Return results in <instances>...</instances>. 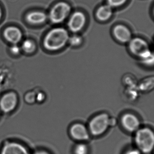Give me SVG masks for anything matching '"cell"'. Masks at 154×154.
<instances>
[{
	"label": "cell",
	"mask_w": 154,
	"mask_h": 154,
	"mask_svg": "<svg viewBox=\"0 0 154 154\" xmlns=\"http://www.w3.org/2000/svg\"><path fill=\"white\" fill-rule=\"evenodd\" d=\"M123 128L128 132H136L140 128V121L137 116L131 113H126L121 118Z\"/></svg>",
	"instance_id": "obj_7"
},
{
	"label": "cell",
	"mask_w": 154,
	"mask_h": 154,
	"mask_svg": "<svg viewBox=\"0 0 154 154\" xmlns=\"http://www.w3.org/2000/svg\"><path fill=\"white\" fill-rule=\"evenodd\" d=\"M69 36L66 29L63 28H56L47 34L44 41L45 48L49 51H57L66 45Z\"/></svg>",
	"instance_id": "obj_1"
},
{
	"label": "cell",
	"mask_w": 154,
	"mask_h": 154,
	"mask_svg": "<svg viewBox=\"0 0 154 154\" xmlns=\"http://www.w3.org/2000/svg\"><path fill=\"white\" fill-rule=\"evenodd\" d=\"M129 43V48L131 52L142 61L153 55L147 43L142 38H135L131 39Z\"/></svg>",
	"instance_id": "obj_4"
},
{
	"label": "cell",
	"mask_w": 154,
	"mask_h": 154,
	"mask_svg": "<svg viewBox=\"0 0 154 154\" xmlns=\"http://www.w3.org/2000/svg\"><path fill=\"white\" fill-rule=\"evenodd\" d=\"M86 17L83 12L76 11L71 16L68 22L69 30L73 33L81 31L85 26Z\"/></svg>",
	"instance_id": "obj_9"
},
{
	"label": "cell",
	"mask_w": 154,
	"mask_h": 154,
	"mask_svg": "<svg viewBox=\"0 0 154 154\" xmlns=\"http://www.w3.org/2000/svg\"><path fill=\"white\" fill-rule=\"evenodd\" d=\"M2 10L1 8L0 7V20L1 19L2 17Z\"/></svg>",
	"instance_id": "obj_26"
},
{
	"label": "cell",
	"mask_w": 154,
	"mask_h": 154,
	"mask_svg": "<svg viewBox=\"0 0 154 154\" xmlns=\"http://www.w3.org/2000/svg\"><path fill=\"white\" fill-rule=\"evenodd\" d=\"M135 142L137 148L141 152L149 154L154 148V134L148 128H140L135 132Z\"/></svg>",
	"instance_id": "obj_2"
},
{
	"label": "cell",
	"mask_w": 154,
	"mask_h": 154,
	"mask_svg": "<svg viewBox=\"0 0 154 154\" xmlns=\"http://www.w3.org/2000/svg\"><path fill=\"white\" fill-rule=\"evenodd\" d=\"M4 36L6 40L10 43L17 45L22 39V34L17 28L10 26L4 30Z\"/></svg>",
	"instance_id": "obj_12"
},
{
	"label": "cell",
	"mask_w": 154,
	"mask_h": 154,
	"mask_svg": "<svg viewBox=\"0 0 154 154\" xmlns=\"http://www.w3.org/2000/svg\"><path fill=\"white\" fill-rule=\"evenodd\" d=\"M70 135L73 139L79 141L89 140L90 133L87 127L81 123L73 124L69 130Z\"/></svg>",
	"instance_id": "obj_8"
},
{
	"label": "cell",
	"mask_w": 154,
	"mask_h": 154,
	"mask_svg": "<svg viewBox=\"0 0 154 154\" xmlns=\"http://www.w3.org/2000/svg\"><path fill=\"white\" fill-rule=\"evenodd\" d=\"M112 8L108 5L100 6L97 9L96 17L100 21H105L110 18L112 16Z\"/></svg>",
	"instance_id": "obj_14"
},
{
	"label": "cell",
	"mask_w": 154,
	"mask_h": 154,
	"mask_svg": "<svg viewBox=\"0 0 154 154\" xmlns=\"http://www.w3.org/2000/svg\"><path fill=\"white\" fill-rule=\"evenodd\" d=\"M20 48L17 45H14L11 48V51L12 54H17L20 52Z\"/></svg>",
	"instance_id": "obj_23"
},
{
	"label": "cell",
	"mask_w": 154,
	"mask_h": 154,
	"mask_svg": "<svg viewBox=\"0 0 154 154\" xmlns=\"http://www.w3.org/2000/svg\"><path fill=\"white\" fill-rule=\"evenodd\" d=\"M35 43L30 39L25 40L22 43V49L27 54H32L35 51Z\"/></svg>",
	"instance_id": "obj_15"
},
{
	"label": "cell",
	"mask_w": 154,
	"mask_h": 154,
	"mask_svg": "<svg viewBox=\"0 0 154 154\" xmlns=\"http://www.w3.org/2000/svg\"><path fill=\"white\" fill-rule=\"evenodd\" d=\"M18 102V99L16 93H7L0 99V109L5 113L11 112L16 109Z\"/></svg>",
	"instance_id": "obj_6"
},
{
	"label": "cell",
	"mask_w": 154,
	"mask_h": 154,
	"mask_svg": "<svg viewBox=\"0 0 154 154\" xmlns=\"http://www.w3.org/2000/svg\"><path fill=\"white\" fill-rule=\"evenodd\" d=\"M34 154H50L47 151L44 150H39L36 151Z\"/></svg>",
	"instance_id": "obj_25"
},
{
	"label": "cell",
	"mask_w": 154,
	"mask_h": 154,
	"mask_svg": "<svg viewBox=\"0 0 154 154\" xmlns=\"http://www.w3.org/2000/svg\"><path fill=\"white\" fill-rule=\"evenodd\" d=\"M152 82H154L153 78H152V80L150 78H149L144 80L140 84L139 86V89L142 91H148L153 89L154 82L151 83Z\"/></svg>",
	"instance_id": "obj_16"
},
{
	"label": "cell",
	"mask_w": 154,
	"mask_h": 154,
	"mask_svg": "<svg viewBox=\"0 0 154 154\" xmlns=\"http://www.w3.org/2000/svg\"><path fill=\"white\" fill-rule=\"evenodd\" d=\"M117 123V119L113 117H110L109 120V126L111 127H115Z\"/></svg>",
	"instance_id": "obj_24"
},
{
	"label": "cell",
	"mask_w": 154,
	"mask_h": 154,
	"mask_svg": "<svg viewBox=\"0 0 154 154\" xmlns=\"http://www.w3.org/2000/svg\"><path fill=\"white\" fill-rule=\"evenodd\" d=\"M71 11V6L68 3L58 2L51 9L49 13V19L52 23L59 24L65 20L70 15Z\"/></svg>",
	"instance_id": "obj_5"
},
{
	"label": "cell",
	"mask_w": 154,
	"mask_h": 154,
	"mask_svg": "<svg viewBox=\"0 0 154 154\" xmlns=\"http://www.w3.org/2000/svg\"><path fill=\"white\" fill-rule=\"evenodd\" d=\"M110 117L106 113H102L94 116L89 123L88 130L90 134L95 137L104 134L109 127Z\"/></svg>",
	"instance_id": "obj_3"
},
{
	"label": "cell",
	"mask_w": 154,
	"mask_h": 154,
	"mask_svg": "<svg viewBox=\"0 0 154 154\" xmlns=\"http://www.w3.org/2000/svg\"><path fill=\"white\" fill-rule=\"evenodd\" d=\"M68 42L72 46H78L82 44V38L80 36L74 35L71 37H69Z\"/></svg>",
	"instance_id": "obj_18"
},
{
	"label": "cell",
	"mask_w": 154,
	"mask_h": 154,
	"mask_svg": "<svg viewBox=\"0 0 154 154\" xmlns=\"http://www.w3.org/2000/svg\"><path fill=\"white\" fill-rule=\"evenodd\" d=\"M74 154H88L89 149L88 146L84 143L77 144L74 149Z\"/></svg>",
	"instance_id": "obj_17"
},
{
	"label": "cell",
	"mask_w": 154,
	"mask_h": 154,
	"mask_svg": "<svg viewBox=\"0 0 154 154\" xmlns=\"http://www.w3.org/2000/svg\"><path fill=\"white\" fill-rule=\"evenodd\" d=\"M128 0H107L108 5L112 8L120 7L126 3Z\"/></svg>",
	"instance_id": "obj_19"
},
{
	"label": "cell",
	"mask_w": 154,
	"mask_h": 154,
	"mask_svg": "<svg viewBox=\"0 0 154 154\" xmlns=\"http://www.w3.org/2000/svg\"><path fill=\"white\" fill-rule=\"evenodd\" d=\"M36 94L33 92H29L25 95V100L28 103H33L36 101Z\"/></svg>",
	"instance_id": "obj_20"
},
{
	"label": "cell",
	"mask_w": 154,
	"mask_h": 154,
	"mask_svg": "<svg viewBox=\"0 0 154 154\" xmlns=\"http://www.w3.org/2000/svg\"><path fill=\"white\" fill-rule=\"evenodd\" d=\"M141 152L137 148H130L127 149L124 154H141Z\"/></svg>",
	"instance_id": "obj_21"
},
{
	"label": "cell",
	"mask_w": 154,
	"mask_h": 154,
	"mask_svg": "<svg viewBox=\"0 0 154 154\" xmlns=\"http://www.w3.org/2000/svg\"><path fill=\"white\" fill-rule=\"evenodd\" d=\"M0 154H29L27 149L18 142H10L2 148Z\"/></svg>",
	"instance_id": "obj_10"
},
{
	"label": "cell",
	"mask_w": 154,
	"mask_h": 154,
	"mask_svg": "<svg viewBox=\"0 0 154 154\" xmlns=\"http://www.w3.org/2000/svg\"><path fill=\"white\" fill-rule=\"evenodd\" d=\"M45 94L43 93H39L37 95H36V100L38 101V102H43L45 100Z\"/></svg>",
	"instance_id": "obj_22"
},
{
	"label": "cell",
	"mask_w": 154,
	"mask_h": 154,
	"mask_svg": "<svg viewBox=\"0 0 154 154\" xmlns=\"http://www.w3.org/2000/svg\"><path fill=\"white\" fill-rule=\"evenodd\" d=\"M47 16L41 11H32L28 13L26 17L27 21L32 25H40L45 22Z\"/></svg>",
	"instance_id": "obj_13"
},
{
	"label": "cell",
	"mask_w": 154,
	"mask_h": 154,
	"mask_svg": "<svg viewBox=\"0 0 154 154\" xmlns=\"http://www.w3.org/2000/svg\"><path fill=\"white\" fill-rule=\"evenodd\" d=\"M113 34L115 38L121 43H129L132 39L130 30L123 25L115 26L113 29Z\"/></svg>",
	"instance_id": "obj_11"
}]
</instances>
